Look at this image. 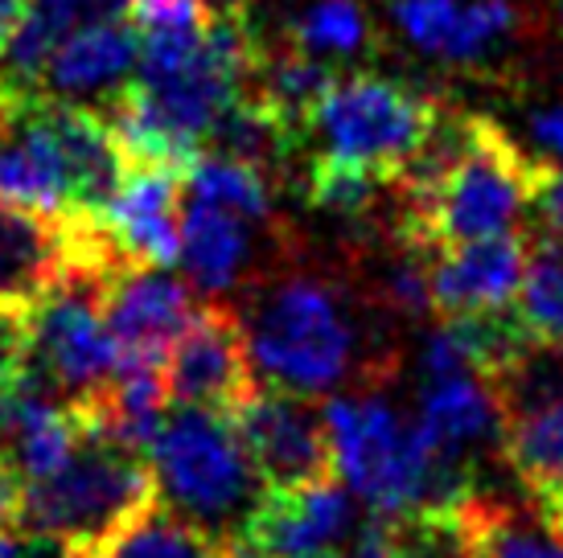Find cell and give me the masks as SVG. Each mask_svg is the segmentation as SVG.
Listing matches in <instances>:
<instances>
[{
	"label": "cell",
	"instance_id": "obj_1",
	"mask_svg": "<svg viewBox=\"0 0 563 558\" xmlns=\"http://www.w3.org/2000/svg\"><path fill=\"white\" fill-rule=\"evenodd\" d=\"M260 54L247 16L235 9L198 30H148L136 75L108 103V127L120 153L186 169L206 153L214 120L251 87Z\"/></svg>",
	"mask_w": 563,
	"mask_h": 558
},
{
	"label": "cell",
	"instance_id": "obj_2",
	"mask_svg": "<svg viewBox=\"0 0 563 558\" xmlns=\"http://www.w3.org/2000/svg\"><path fill=\"white\" fill-rule=\"evenodd\" d=\"M329 468L375 517L440 510L470 496V472L444 465L416 423L375 394H342L321 406Z\"/></svg>",
	"mask_w": 563,
	"mask_h": 558
},
{
	"label": "cell",
	"instance_id": "obj_3",
	"mask_svg": "<svg viewBox=\"0 0 563 558\" xmlns=\"http://www.w3.org/2000/svg\"><path fill=\"white\" fill-rule=\"evenodd\" d=\"M148 472L165 510L214 543L239 538L267 493L231 415L214 406L173 403L148 439Z\"/></svg>",
	"mask_w": 563,
	"mask_h": 558
},
{
	"label": "cell",
	"instance_id": "obj_4",
	"mask_svg": "<svg viewBox=\"0 0 563 558\" xmlns=\"http://www.w3.org/2000/svg\"><path fill=\"white\" fill-rule=\"evenodd\" d=\"M153 501V472L141 451L108 435L82 432V444L54 477L21 484L16 526L87 550Z\"/></svg>",
	"mask_w": 563,
	"mask_h": 558
},
{
	"label": "cell",
	"instance_id": "obj_5",
	"mask_svg": "<svg viewBox=\"0 0 563 558\" xmlns=\"http://www.w3.org/2000/svg\"><path fill=\"white\" fill-rule=\"evenodd\" d=\"M440 111L404 82L378 75H333L309 108L300 136L321 144L325 160L358 165L391 181L416 160Z\"/></svg>",
	"mask_w": 563,
	"mask_h": 558
},
{
	"label": "cell",
	"instance_id": "obj_6",
	"mask_svg": "<svg viewBox=\"0 0 563 558\" xmlns=\"http://www.w3.org/2000/svg\"><path fill=\"white\" fill-rule=\"evenodd\" d=\"M247 337L251 370L272 387L321 394L338 387L354 357V328L333 288L317 279H288L260 300L251 312Z\"/></svg>",
	"mask_w": 563,
	"mask_h": 558
},
{
	"label": "cell",
	"instance_id": "obj_7",
	"mask_svg": "<svg viewBox=\"0 0 563 558\" xmlns=\"http://www.w3.org/2000/svg\"><path fill=\"white\" fill-rule=\"evenodd\" d=\"M99 288V271H66L30 304V370L66 403L95 399L120 370Z\"/></svg>",
	"mask_w": 563,
	"mask_h": 558
},
{
	"label": "cell",
	"instance_id": "obj_8",
	"mask_svg": "<svg viewBox=\"0 0 563 558\" xmlns=\"http://www.w3.org/2000/svg\"><path fill=\"white\" fill-rule=\"evenodd\" d=\"M227 415L267 489H292L333 477L325 418L309 394L284 387H251Z\"/></svg>",
	"mask_w": 563,
	"mask_h": 558
},
{
	"label": "cell",
	"instance_id": "obj_9",
	"mask_svg": "<svg viewBox=\"0 0 563 558\" xmlns=\"http://www.w3.org/2000/svg\"><path fill=\"white\" fill-rule=\"evenodd\" d=\"M108 238L95 217H46L0 202V304H33L66 271H103Z\"/></svg>",
	"mask_w": 563,
	"mask_h": 558
},
{
	"label": "cell",
	"instance_id": "obj_10",
	"mask_svg": "<svg viewBox=\"0 0 563 558\" xmlns=\"http://www.w3.org/2000/svg\"><path fill=\"white\" fill-rule=\"evenodd\" d=\"M99 304H103L111 342L120 349V366H132V361L165 366L173 342L186 333L194 312L202 309L186 279L153 264H120L115 271H108L99 288Z\"/></svg>",
	"mask_w": 563,
	"mask_h": 558
},
{
	"label": "cell",
	"instance_id": "obj_11",
	"mask_svg": "<svg viewBox=\"0 0 563 558\" xmlns=\"http://www.w3.org/2000/svg\"><path fill=\"white\" fill-rule=\"evenodd\" d=\"M165 387L173 403L214 411H231L255 387L247 337L235 312L222 304H202L194 312V321L165 357Z\"/></svg>",
	"mask_w": 563,
	"mask_h": 558
},
{
	"label": "cell",
	"instance_id": "obj_12",
	"mask_svg": "<svg viewBox=\"0 0 563 558\" xmlns=\"http://www.w3.org/2000/svg\"><path fill=\"white\" fill-rule=\"evenodd\" d=\"M99 231L128 264H177L181 243V169L157 160H128L108 205L95 214Z\"/></svg>",
	"mask_w": 563,
	"mask_h": 558
},
{
	"label": "cell",
	"instance_id": "obj_13",
	"mask_svg": "<svg viewBox=\"0 0 563 558\" xmlns=\"http://www.w3.org/2000/svg\"><path fill=\"white\" fill-rule=\"evenodd\" d=\"M354 534V496L338 477H321L292 489H267L251 513L243 538L264 550V558L325 555L329 546Z\"/></svg>",
	"mask_w": 563,
	"mask_h": 558
},
{
	"label": "cell",
	"instance_id": "obj_14",
	"mask_svg": "<svg viewBox=\"0 0 563 558\" xmlns=\"http://www.w3.org/2000/svg\"><path fill=\"white\" fill-rule=\"evenodd\" d=\"M428 267V295L440 316H465V312H501L515 304L522 267H527V238L494 234L473 238L456 247L423 255Z\"/></svg>",
	"mask_w": 563,
	"mask_h": 558
},
{
	"label": "cell",
	"instance_id": "obj_15",
	"mask_svg": "<svg viewBox=\"0 0 563 558\" xmlns=\"http://www.w3.org/2000/svg\"><path fill=\"white\" fill-rule=\"evenodd\" d=\"M136 58H141V37L128 16L79 25L54 46L37 94L79 103V108L99 103V99L111 103L136 75Z\"/></svg>",
	"mask_w": 563,
	"mask_h": 558
},
{
	"label": "cell",
	"instance_id": "obj_16",
	"mask_svg": "<svg viewBox=\"0 0 563 558\" xmlns=\"http://www.w3.org/2000/svg\"><path fill=\"white\" fill-rule=\"evenodd\" d=\"M416 427L444 465L470 472L477 451L489 444L501 448V403L477 373H444L420 394Z\"/></svg>",
	"mask_w": 563,
	"mask_h": 558
},
{
	"label": "cell",
	"instance_id": "obj_17",
	"mask_svg": "<svg viewBox=\"0 0 563 558\" xmlns=\"http://www.w3.org/2000/svg\"><path fill=\"white\" fill-rule=\"evenodd\" d=\"M177 259L189 283L206 295H227L251 264V222L222 205L189 198L181 205V243Z\"/></svg>",
	"mask_w": 563,
	"mask_h": 558
},
{
	"label": "cell",
	"instance_id": "obj_18",
	"mask_svg": "<svg viewBox=\"0 0 563 558\" xmlns=\"http://www.w3.org/2000/svg\"><path fill=\"white\" fill-rule=\"evenodd\" d=\"M465 510L482 558H563V517L543 496L494 501L470 493Z\"/></svg>",
	"mask_w": 563,
	"mask_h": 558
},
{
	"label": "cell",
	"instance_id": "obj_19",
	"mask_svg": "<svg viewBox=\"0 0 563 558\" xmlns=\"http://www.w3.org/2000/svg\"><path fill=\"white\" fill-rule=\"evenodd\" d=\"M501 456L531 493L563 489V390L501 415Z\"/></svg>",
	"mask_w": 563,
	"mask_h": 558
},
{
	"label": "cell",
	"instance_id": "obj_20",
	"mask_svg": "<svg viewBox=\"0 0 563 558\" xmlns=\"http://www.w3.org/2000/svg\"><path fill=\"white\" fill-rule=\"evenodd\" d=\"M79 558H214L219 543L206 538L202 529L181 522L165 505H144L128 522L111 529L108 538H99L87 550H75Z\"/></svg>",
	"mask_w": 563,
	"mask_h": 558
},
{
	"label": "cell",
	"instance_id": "obj_21",
	"mask_svg": "<svg viewBox=\"0 0 563 558\" xmlns=\"http://www.w3.org/2000/svg\"><path fill=\"white\" fill-rule=\"evenodd\" d=\"M518 321L539 345H563V234L527 238V267L518 283Z\"/></svg>",
	"mask_w": 563,
	"mask_h": 558
},
{
	"label": "cell",
	"instance_id": "obj_22",
	"mask_svg": "<svg viewBox=\"0 0 563 558\" xmlns=\"http://www.w3.org/2000/svg\"><path fill=\"white\" fill-rule=\"evenodd\" d=\"M181 177H186L189 198H198V202L222 205L247 222H264L272 214V189H267L264 172L247 160L222 153H198L181 169Z\"/></svg>",
	"mask_w": 563,
	"mask_h": 558
},
{
	"label": "cell",
	"instance_id": "obj_23",
	"mask_svg": "<svg viewBox=\"0 0 563 558\" xmlns=\"http://www.w3.org/2000/svg\"><path fill=\"white\" fill-rule=\"evenodd\" d=\"M292 42L313 58H354L371 46V21L358 0H309L292 21Z\"/></svg>",
	"mask_w": 563,
	"mask_h": 558
},
{
	"label": "cell",
	"instance_id": "obj_24",
	"mask_svg": "<svg viewBox=\"0 0 563 558\" xmlns=\"http://www.w3.org/2000/svg\"><path fill=\"white\" fill-rule=\"evenodd\" d=\"M395 21H399L407 42H416L428 54L461 63V21H465L461 0H399Z\"/></svg>",
	"mask_w": 563,
	"mask_h": 558
},
{
	"label": "cell",
	"instance_id": "obj_25",
	"mask_svg": "<svg viewBox=\"0 0 563 558\" xmlns=\"http://www.w3.org/2000/svg\"><path fill=\"white\" fill-rule=\"evenodd\" d=\"M515 30V4L510 0H470L465 4V21H461V63L477 58L498 37Z\"/></svg>",
	"mask_w": 563,
	"mask_h": 558
},
{
	"label": "cell",
	"instance_id": "obj_26",
	"mask_svg": "<svg viewBox=\"0 0 563 558\" xmlns=\"http://www.w3.org/2000/svg\"><path fill=\"white\" fill-rule=\"evenodd\" d=\"M30 370V304H0V387Z\"/></svg>",
	"mask_w": 563,
	"mask_h": 558
},
{
	"label": "cell",
	"instance_id": "obj_27",
	"mask_svg": "<svg viewBox=\"0 0 563 558\" xmlns=\"http://www.w3.org/2000/svg\"><path fill=\"white\" fill-rule=\"evenodd\" d=\"M531 214L539 222V231L548 234H563V172L548 169L539 172V186L531 193Z\"/></svg>",
	"mask_w": 563,
	"mask_h": 558
},
{
	"label": "cell",
	"instance_id": "obj_28",
	"mask_svg": "<svg viewBox=\"0 0 563 558\" xmlns=\"http://www.w3.org/2000/svg\"><path fill=\"white\" fill-rule=\"evenodd\" d=\"M350 558H411V555H407L404 543L395 538L391 522H387V517H375V522L354 538V555Z\"/></svg>",
	"mask_w": 563,
	"mask_h": 558
},
{
	"label": "cell",
	"instance_id": "obj_29",
	"mask_svg": "<svg viewBox=\"0 0 563 558\" xmlns=\"http://www.w3.org/2000/svg\"><path fill=\"white\" fill-rule=\"evenodd\" d=\"M16 510H21V481L0 456V529L16 526Z\"/></svg>",
	"mask_w": 563,
	"mask_h": 558
},
{
	"label": "cell",
	"instance_id": "obj_30",
	"mask_svg": "<svg viewBox=\"0 0 563 558\" xmlns=\"http://www.w3.org/2000/svg\"><path fill=\"white\" fill-rule=\"evenodd\" d=\"M534 136L543 140L555 156H563V111H543V115H534Z\"/></svg>",
	"mask_w": 563,
	"mask_h": 558
},
{
	"label": "cell",
	"instance_id": "obj_31",
	"mask_svg": "<svg viewBox=\"0 0 563 558\" xmlns=\"http://www.w3.org/2000/svg\"><path fill=\"white\" fill-rule=\"evenodd\" d=\"M214 558H264V550L251 543V538H227V543H219V555Z\"/></svg>",
	"mask_w": 563,
	"mask_h": 558
},
{
	"label": "cell",
	"instance_id": "obj_32",
	"mask_svg": "<svg viewBox=\"0 0 563 558\" xmlns=\"http://www.w3.org/2000/svg\"><path fill=\"white\" fill-rule=\"evenodd\" d=\"M21 13H25V0H0V46L9 42V33H13Z\"/></svg>",
	"mask_w": 563,
	"mask_h": 558
},
{
	"label": "cell",
	"instance_id": "obj_33",
	"mask_svg": "<svg viewBox=\"0 0 563 558\" xmlns=\"http://www.w3.org/2000/svg\"><path fill=\"white\" fill-rule=\"evenodd\" d=\"M0 558H16V534L9 526L0 529Z\"/></svg>",
	"mask_w": 563,
	"mask_h": 558
},
{
	"label": "cell",
	"instance_id": "obj_34",
	"mask_svg": "<svg viewBox=\"0 0 563 558\" xmlns=\"http://www.w3.org/2000/svg\"><path fill=\"white\" fill-rule=\"evenodd\" d=\"M534 496H543V501H548L551 510H555V513L563 517V489H551V493H534Z\"/></svg>",
	"mask_w": 563,
	"mask_h": 558
},
{
	"label": "cell",
	"instance_id": "obj_35",
	"mask_svg": "<svg viewBox=\"0 0 563 558\" xmlns=\"http://www.w3.org/2000/svg\"><path fill=\"white\" fill-rule=\"evenodd\" d=\"M222 9H239V4H247V0H219Z\"/></svg>",
	"mask_w": 563,
	"mask_h": 558
},
{
	"label": "cell",
	"instance_id": "obj_36",
	"mask_svg": "<svg viewBox=\"0 0 563 558\" xmlns=\"http://www.w3.org/2000/svg\"><path fill=\"white\" fill-rule=\"evenodd\" d=\"M300 558H338V555H329V550H325V555H300Z\"/></svg>",
	"mask_w": 563,
	"mask_h": 558
}]
</instances>
